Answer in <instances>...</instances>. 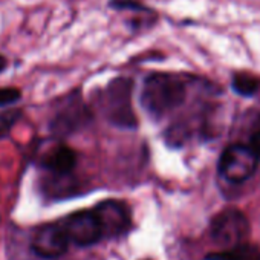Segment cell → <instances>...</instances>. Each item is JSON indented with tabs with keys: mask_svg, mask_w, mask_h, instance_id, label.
Segmentation results:
<instances>
[{
	"mask_svg": "<svg viewBox=\"0 0 260 260\" xmlns=\"http://www.w3.org/2000/svg\"><path fill=\"white\" fill-rule=\"evenodd\" d=\"M7 68H8V58L0 54V74H2L4 71H7Z\"/></svg>",
	"mask_w": 260,
	"mask_h": 260,
	"instance_id": "obj_14",
	"label": "cell"
},
{
	"mask_svg": "<svg viewBox=\"0 0 260 260\" xmlns=\"http://www.w3.org/2000/svg\"><path fill=\"white\" fill-rule=\"evenodd\" d=\"M103 228L104 236H118L130 226V214L127 207L119 201H104L93 210Z\"/></svg>",
	"mask_w": 260,
	"mask_h": 260,
	"instance_id": "obj_6",
	"label": "cell"
},
{
	"mask_svg": "<svg viewBox=\"0 0 260 260\" xmlns=\"http://www.w3.org/2000/svg\"><path fill=\"white\" fill-rule=\"evenodd\" d=\"M69 237L60 223H48L37 230L32 237V251L43 258H57L68 251Z\"/></svg>",
	"mask_w": 260,
	"mask_h": 260,
	"instance_id": "obj_5",
	"label": "cell"
},
{
	"mask_svg": "<svg viewBox=\"0 0 260 260\" xmlns=\"http://www.w3.org/2000/svg\"><path fill=\"white\" fill-rule=\"evenodd\" d=\"M22 96V92L16 87H0V107L16 103Z\"/></svg>",
	"mask_w": 260,
	"mask_h": 260,
	"instance_id": "obj_12",
	"label": "cell"
},
{
	"mask_svg": "<svg viewBox=\"0 0 260 260\" xmlns=\"http://www.w3.org/2000/svg\"><path fill=\"white\" fill-rule=\"evenodd\" d=\"M207 260H260V249L254 245L243 243L222 252L207 255Z\"/></svg>",
	"mask_w": 260,
	"mask_h": 260,
	"instance_id": "obj_9",
	"label": "cell"
},
{
	"mask_svg": "<svg viewBox=\"0 0 260 260\" xmlns=\"http://www.w3.org/2000/svg\"><path fill=\"white\" fill-rule=\"evenodd\" d=\"M185 100V84L170 74H153L146 78L141 103L153 115H166L181 106Z\"/></svg>",
	"mask_w": 260,
	"mask_h": 260,
	"instance_id": "obj_1",
	"label": "cell"
},
{
	"mask_svg": "<svg viewBox=\"0 0 260 260\" xmlns=\"http://www.w3.org/2000/svg\"><path fill=\"white\" fill-rule=\"evenodd\" d=\"M258 159L251 147L234 144L225 149L219 161L220 175L230 182H243L249 179L257 169Z\"/></svg>",
	"mask_w": 260,
	"mask_h": 260,
	"instance_id": "obj_3",
	"label": "cell"
},
{
	"mask_svg": "<svg viewBox=\"0 0 260 260\" xmlns=\"http://www.w3.org/2000/svg\"><path fill=\"white\" fill-rule=\"evenodd\" d=\"M69 240L78 246H90L96 243L104 234L98 216L93 210H83L71 214L61 223Z\"/></svg>",
	"mask_w": 260,
	"mask_h": 260,
	"instance_id": "obj_4",
	"label": "cell"
},
{
	"mask_svg": "<svg viewBox=\"0 0 260 260\" xmlns=\"http://www.w3.org/2000/svg\"><path fill=\"white\" fill-rule=\"evenodd\" d=\"M77 164V155L75 152L68 146H57L52 147L42 159V166L57 176H66L69 175Z\"/></svg>",
	"mask_w": 260,
	"mask_h": 260,
	"instance_id": "obj_8",
	"label": "cell"
},
{
	"mask_svg": "<svg viewBox=\"0 0 260 260\" xmlns=\"http://www.w3.org/2000/svg\"><path fill=\"white\" fill-rule=\"evenodd\" d=\"M249 147L252 149V152L255 153L257 159L260 161V130H258V132L252 137V140H251V146H249Z\"/></svg>",
	"mask_w": 260,
	"mask_h": 260,
	"instance_id": "obj_13",
	"label": "cell"
},
{
	"mask_svg": "<svg viewBox=\"0 0 260 260\" xmlns=\"http://www.w3.org/2000/svg\"><path fill=\"white\" fill-rule=\"evenodd\" d=\"M22 116V112L14 109V110H7L0 113V140L8 137V134L11 132V128L14 127V124L19 121V118Z\"/></svg>",
	"mask_w": 260,
	"mask_h": 260,
	"instance_id": "obj_11",
	"label": "cell"
},
{
	"mask_svg": "<svg viewBox=\"0 0 260 260\" xmlns=\"http://www.w3.org/2000/svg\"><path fill=\"white\" fill-rule=\"evenodd\" d=\"M233 89L243 96H251L260 89V80L251 74H236L233 78Z\"/></svg>",
	"mask_w": 260,
	"mask_h": 260,
	"instance_id": "obj_10",
	"label": "cell"
},
{
	"mask_svg": "<svg viewBox=\"0 0 260 260\" xmlns=\"http://www.w3.org/2000/svg\"><path fill=\"white\" fill-rule=\"evenodd\" d=\"M249 234V223L246 217L234 208L220 211L211 220V237L226 249L246 243Z\"/></svg>",
	"mask_w": 260,
	"mask_h": 260,
	"instance_id": "obj_2",
	"label": "cell"
},
{
	"mask_svg": "<svg viewBox=\"0 0 260 260\" xmlns=\"http://www.w3.org/2000/svg\"><path fill=\"white\" fill-rule=\"evenodd\" d=\"M107 95V113L112 121L124 122V125L135 121L128 106V87H125V81L121 86H110Z\"/></svg>",
	"mask_w": 260,
	"mask_h": 260,
	"instance_id": "obj_7",
	"label": "cell"
}]
</instances>
